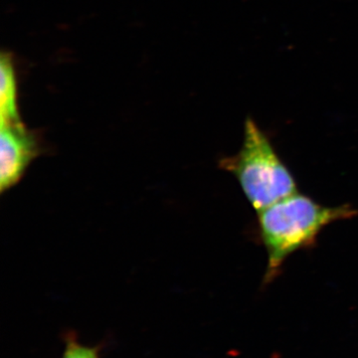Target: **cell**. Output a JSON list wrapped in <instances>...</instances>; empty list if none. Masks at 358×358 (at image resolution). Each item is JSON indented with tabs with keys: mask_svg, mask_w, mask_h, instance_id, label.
I'll return each mask as SVG.
<instances>
[{
	"mask_svg": "<svg viewBox=\"0 0 358 358\" xmlns=\"http://www.w3.org/2000/svg\"><path fill=\"white\" fill-rule=\"evenodd\" d=\"M257 214V234L268 255L263 278L268 284L279 275L289 256L312 248L327 225L355 217L357 210L350 204L324 206L298 192Z\"/></svg>",
	"mask_w": 358,
	"mask_h": 358,
	"instance_id": "cell-1",
	"label": "cell"
},
{
	"mask_svg": "<svg viewBox=\"0 0 358 358\" xmlns=\"http://www.w3.org/2000/svg\"><path fill=\"white\" fill-rule=\"evenodd\" d=\"M219 166L236 178L257 213L298 192L294 174L267 134L251 117L245 122L244 140L239 152L221 159Z\"/></svg>",
	"mask_w": 358,
	"mask_h": 358,
	"instance_id": "cell-2",
	"label": "cell"
},
{
	"mask_svg": "<svg viewBox=\"0 0 358 358\" xmlns=\"http://www.w3.org/2000/svg\"><path fill=\"white\" fill-rule=\"evenodd\" d=\"M40 154L36 138L20 124H1L0 136V190L6 192L24 176Z\"/></svg>",
	"mask_w": 358,
	"mask_h": 358,
	"instance_id": "cell-3",
	"label": "cell"
},
{
	"mask_svg": "<svg viewBox=\"0 0 358 358\" xmlns=\"http://www.w3.org/2000/svg\"><path fill=\"white\" fill-rule=\"evenodd\" d=\"M0 112L1 124H20L17 105H16V81L10 61L2 56L0 62Z\"/></svg>",
	"mask_w": 358,
	"mask_h": 358,
	"instance_id": "cell-4",
	"label": "cell"
},
{
	"mask_svg": "<svg viewBox=\"0 0 358 358\" xmlns=\"http://www.w3.org/2000/svg\"><path fill=\"white\" fill-rule=\"evenodd\" d=\"M63 358H99L96 348L85 346L74 339L68 341Z\"/></svg>",
	"mask_w": 358,
	"mask_h": 358,
	"instance_id": "cell-5",
	"label": "cell"
}]
</instances>
